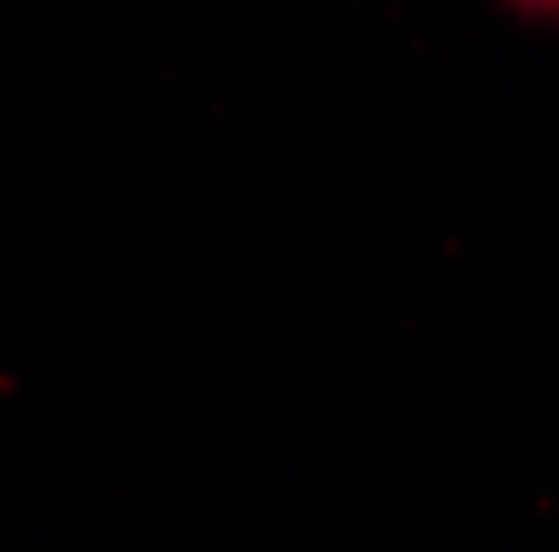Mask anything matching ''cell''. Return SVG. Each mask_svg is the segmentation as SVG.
I'll return each mask as SVG.
<instances>
[{
    "label": "cell",
    "instance_id": "obj_1",
    "mask_svg": "<svg viewBox=\"0 0 559 552\" xmlns=\"http://www.w3.org/2000/svg\"><path fill=\"white\" fill-rule=\"evenodd\" d=\"M520 8H539V14H559V0H520Z\"/></svg>",
    "mask_w": 559,
    "mask_h": 552
}]
</instances>
